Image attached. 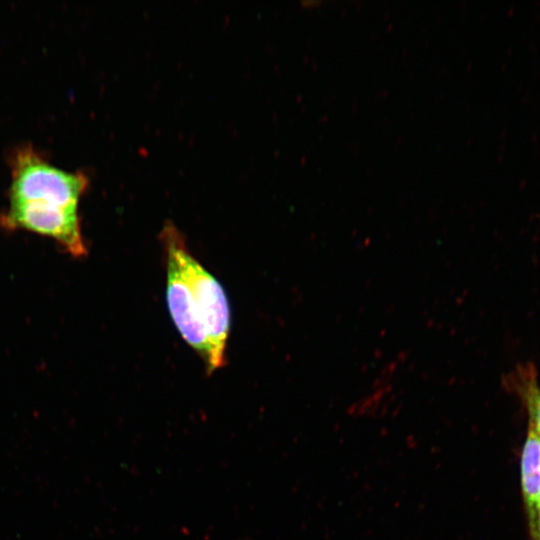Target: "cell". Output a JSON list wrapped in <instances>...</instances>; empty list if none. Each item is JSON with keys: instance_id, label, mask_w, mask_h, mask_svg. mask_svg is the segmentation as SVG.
I'll list each match as a JSON object with an SVG mask.
<instances>
[{"instance_id": "6da1fadb", "label": "cell", "mask_w": 540, "mask_h": 540, "mask_svg": "<svg viewBox=\"0 0 540 540\" xmlns=\"http://www.w3.org/2000/svg\"><path fill=\"white\" fill-rule=\"evenodd\" d=\"M160 238L167 266L166 300L184 341L203 359L207 372L225 363L230 308L219 281L191 255L182 234L165 224Z\"/></svg>"}, {"instance_id": "5b68a950", "label": "cell", "mask_w": 540, "mask_h": 540, "mask_svg": "<svg viewBox=\"0 0 540 540\" xmlns=\"http://www.w3.org/2000/svg\"><path fill=\"white\" fill-rule=\"evenodd\" d=\"M503 385L521 400L527 411L528 425L540 433V383L534 364L517 365L504 375Z\"/></svg>"}, {"instance_id": "277c9868", "label": "cell", "mask_w": 540, "mask_h": 540, "mask_svg": "<svg viewBox=\"0 0 540 540\" xmlns=\"http://www.w3.org/2000/svg\"><path fill=\"white\" fill-rule=\"evenodd\" d=\"M522 494L531 540H540V441L528 425L521 457Z\"/></svg>"}, {"instance_id": "8992f818", "label": "cell", "mask_w": 540, "mask_h": 540, "mask_svg": "<svg viewBox=\"0 0 540 540\" xmlns=\"http://www.w3.org/2000/svg\"><path fill=\"white\" fill-rule=\"evenodd\" d=\"M533 428H534V427H533ZM536 432H537V431H536ZM537 434H538V436H539V441H540V433H539V432H537Z\"/></svg>"}, {"instance_id": "3957f363", "label": "cell", "mask_w": 540, "mask_h": 540, "mask_svg": "<svg viewBox=\"0 0 540 540\" xmlns=\"http://www.w3.org/2000/svg\"><path fill=\"white\" fill-rule=\"evenodd\" d=\"M0 225L7 230L21 229L49 237L73 257L87 254L78 210H46L8 203L0 214Z\"/></svg>"}, {"instance_id": "7a4b0ae2", "label": "cell", "mask_w": 540, "mask_h": 540, "mask_svg": "<svg viewBox=\"0 0 540 540\" xmlns=\"http://www.w3.org/2000/svg\"><path fill=\"white\" fill-rule=\"evenodd\" d=\"M11 181L8 202L44 209H76L89 179L81 171H68L51 163L32 144L15 147L9 156Z\"/></svg>"}]
</instances>
